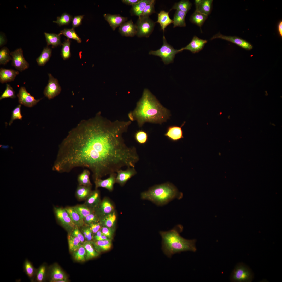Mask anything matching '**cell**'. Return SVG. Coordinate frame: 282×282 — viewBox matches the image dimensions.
<instances>
[{
  "label": "cell",
  "instance_id": "obj_1",
  "mask_svg": "<svg viewBox=\"0 0 282 282\" xmlns=\"http://www.w3.org/2000/svg\"><path fill=\"white\" fill-rule=\"evenodd\" d=\"M123 128L117 121L102 116L81 121L61 144L57 159L62 173L77 167L90 170L95 180L116 172L125 163L127 146Z\"/></svg>",
  "mask_w": 282,
  "mask_h": 282
},
{
  "label": "cell",
  "instance_id": "obj_2",
  "mask_svg": "<svg viewBox=\"0 0 282 282\" xmlns=\"http://www.w3.org/2000/svg\"><path fill=\"white\" fill-rule=\"evenodd\" d=\"M132 113L140 127L146 122L161 124L166 121L171 115L169 110L147 89L144 90Z\"/></svg>",
  "mask_w": 282,
  "mask_h": 282
},
{
  "label": "cell",
  "instance_id": "obj_3",
  "mask_svg": "<svg viewBox=\"0 0 282 282\" xmlns=\"http://www.w3.org/2000/svg\"><path fill=\"white\" fill-rule=\"evenodd\" d=\"M183 230V226L178 225L169 231L159 232L162 239L161 249L168 258L183 252L196 251V240H188L182 237L180 233Z\"/></svg>",
  "mask_w": 282,
  "mask_h": 282
},
{
  "label": "cell",
  "instance_id": "obj_4",
  "mask_svg": "<svg viewBox=\"0 0 282 282\" xmlns=\"http://www.w3.org/2000/svg\"><path fill=\"white\" fill-rule=\"evenodd\" d=\"M182 194L172 184L167 182L155 185L142 193V199L149 200L158 206L165 205L175 199H180Z\"/></svg>",
  "mask_w": 282,
  "mask_h": 282
},
{
  "label": "cell",
  "instance_id": "obj_5",
  "mask_svg": "<svg viewBox=\"0 0 282 282\" xmlns=\"http://www.w3.org/2000/svg\"><path fill=\"white\" fill-rule=\"evenodd\" d=\"M163 39V44L161 47L156 50L150 51L149 54L159 57L165 64H168L173 62L175 55L183 50L182 48L178 50L174 49L167 42L164 35Z\"/></svg>",
  "mask_w": 282,
  "mask_h": 282
},
{
  "label": "cell",
  "instance_id": "obj_6",
  "mask_svg": "<svg viewBox=\"0 0 282 282\" xmlns=\"http://www.w3.org/2000/svg\"><path fill=\"white\" fill-rule=\"evenodd\" d=\"M253 277L252 273L250 268L245 265L240 263L238 264L233 271L231 279L234 282H250Z\"/></svg>",
  "mask_w": 282,
  "mask_h": 282
},
{
  "label": "cell",
  "instance_id": "obj_7",
  "mask_svg": "<svg viewBox=\"0 0 282 282\" xmlns=\"http://www.w3.org/2000/svg\"><path fill=\"white\" fill-rule=\"evenodd\" d=\"M136 25L137 36L139 37H148L153 31L155 23L149 17H140Z\"/></svg>",
  "mask_w": 282,
  "mask_h": 282
},
{
  "label": "cell",
  "instance_id": "obj_8",
  "mask_svg": "<svg viewBox=\"0 0 282 282\" xmlns=\"http://www.w3.org/2000/svg\"><path fill=\"white\" fill-rule=\"evenodd\" d=\"M10 54L12 58L11 65L18 71L22 72L28 68L29 64L24 57L21 48H18Z\"/></svg>",
  "mask_w": 282,
  "mask_h": 282
},
{
  "label": "cell",
  "instance_id": "obj_9",
  "mask_svg": "<svg viewBox=\"0 0 282 282\" xmlns=\"http://www.w3.org/2000/svg\"><path fill=\"white\" fill-rule=\"evenodd\" d=\"M48 83L44 89L43 93L45 97L49 99H51L60 93L61 88L57 79L50 73L48 74Z\"/></svg>",
  "mask_w": 282,
  "mask_h": 282
},
{
  "label": "cell",
  "instance_id": "obj_10",
  "mask_svg": "<svg viewBox=\"0 0 282 282\" xmlns=\"http://www.w3.org/2000/svg\"><path fill=\"white\" fill-rule=\"evenodd\" d=\"M54 212L57 220L66 228L74 229L76 226L65 209L54 207Z\"/></svg>",
  "mask_w": 282,
  "mask_h": 282
},
{
  "label": "cell",
  "instance_id": "obj_11",
  "mask_svg": "<svg viewBox=\"0 0 282 282\" xmlns=\"http://www.w3.org/2000/svg\"><path fill=\"white\" fill-rule=\"evenodd\" d=\"M17 96L20 104L30 107L35 105L41 100L36 99L27 91L25 87L23 86L20 88Z\"/></svg>",
  "mask_w": 282,
  "mask_h": 282
},
{
  "label": "cell",
  "instance_id": "obj_12",
  "mask_svg": "<svg viewBox=\"0 0 282 282\" xmlns=\"http://www.w3.org/2000/svg\"><path fill=\"white\" fill-rule=\"evenodd\" d=\"M217 38H219L231 42L247 50H250L253 48L252 45L250 43L236 36H225L219 33L214 35L211 38L210 40H212Z\"/></svg>",
  "mask_w": 282,
  "mask_h": 282
},
{
  "label": "cell",
  "instance_id": "obj_13",
  "mask_svg": "<svg viewBox=\"0 0 282 282\" xmlns=\"http://www.w3.org/2000/svg\"><path fill=\"white\" fill-rule=\"evenodd\" d=\"M185 123L184 121L180 126L176 125L169 126L167 128L164 135L173 141H177L183 138V133L182 128Z\"/></svg>",
  "mask_w": 282,
  "mask_h": 282
},
{
  "label": "cell",
  "instance_id": "obj_14",
  "mask_svg": "<svg viewBox=\"0 0 282 282\" xmlns=\"http://www.w3.org/2000/svg\"><path fill=\"white\" fill-rule=\"evenodd\" d=\"M116 173L115 182L121 186L123 185L137 173L134 167H127V168L125 170L120 169Z\"/></svg>",
  "mask_w": 282,
  "mask_h": 282
},
{
  "label": "cell",
  "instance_id": "obj_15",
  "mask_svg": "<svg viewBox=\"0 0 282 282\" xmlns=\"http://www.w3.org/2000/svg\"><path fill=\"white\" fill-rule=\"evenodd\" d=\"M207 42V40L202 39L195 36L186 46L181 48L183 50H187L193 53H196L201 50Z\"/></svg>",
  "mask_w": 282,
  "mask_h": 282
},
{
  "label": "cell",
  "instance_id": "obj_16",
  "mask_svg": "<svg viewBox=\"0 0 282 282\" xmlns=\"http://www.w3.org/2000/svg\"><path fill=\"white\" fill-rule=\"evenodd\" d=\"M103 16L113 31L126 22L128 19L127 17H123L119 14H105Z\"/></svg>",
  "mask_w": 282,
  "mask_h": 282
},
{
  "label": "cell",
  "instance_id": "obj_17",
  "mask_svg": "<svg viewBox=\"0 0 282 282\" xmlns=\"http://www.w3.org/2000/svg\"><path fill=\"white\" fill-rule=\"evenodd\" d=\"M119 32L123 36L133 37L136 35L137 27L132 20L123 23L119 27Z\"/></svg>",
  "mask_w": 282,
  "mask_h": 282
},
{
  "label": "cell",
  "instance_id": "obj_18",
  "mask_svg": "<svg viewBox=\"0 0 282 282\" xmlns=\"http://www.w3.org/2000/svg\"><path fill=\"white\" fill-rule=\"evenodd\" d=\"M116 175L117 174L116 173H113L110 174L109 177L105 179L102 180L99 179L95 180L96 188L103 187L110 191H112L115 182Z\"/></svg>",
  "mask_w": 282,
  "mask_h": 282
},
{
  "label": "cell",
  "instance_id": "obj_19",
  "mask_svg": "<svg viewBox=\"0 0 282 282\" xmlns=\"http://www.w3.org/2000/svg\"><path fill=\"white\" fill-rule=\"evenodd\" d=\"M18 70L11 69L1 68L0 69V82L4 83L13 81L19 74Z\"/></svg>",
  "mask_w": 282,
  "mask_h": 282
},
{
  "label": "cell",
  "instance_id": "obj_20",
  "mask_svg": "<svg viewBox=\"0 0 282 282\" xmlns=\"http://www.w3.org/2000/svg\"><path fill=\"white\" fill-rule=\"evenodd\" d=\"M24 271L30 281L34 282L37 268H36L32 263L27 258L26 259L23 265Z\"/></svg>",
  "mask_w": 282,
  "mask_h": 282
},
{
  "label": "cell",
  "instance_id": "obj_21",
  "mask_svg": "<svg viewBox=\"0 0 282 282\" xmlns=\"http://www.w3.org/2000/svg\"><path fill=\"white\" fill-rule=\"evenodd\" d=\"M169 12L164 10L160 11L158 14V19L156 22L158 23L161 29L164 32L166 28L171 23H173V20L170 17Z\"/></svg>",
  "mask_w": 282,
  "mask_h": 282
},
{
  "label": "cell",
  "instance_id": "obj_22",
  "mask_svg": "<svg viewBox=\"0 0 282 282\" xmlns=\"http://www.w3.org/2000/svg\"><path fill=\"white\" fill-rule=\"evenodd\" d=\"M213 1L201 0L199 3L195 5V10L208 16L212 11Z\"/></svg>",
  "mask_w": 282,
  "mask_h": 282
},
{
  "label": "cell",
  "instance_id": "obj_23",
  "mask_svg": "<svg viewBox=\"0 0 282 282\" xmlns=\"http://www.w3.org/2000/svg\"><path fill=\"white\" fill-rule=\"evenodd\" d=\"M50 268V281L57 282L59 280H65V277L64 273L58 265L55 264Z\"/></svg>",
  "mask_w": 282,
  "mask_h": 282
},
{
  "label": "cell",
  "instance_id": "obj_24",
  "mask_svg": "<svg viewBox=\"0 0 282 282\" xmlns=\"http://www.w3.org/2000/svg\"><path fill=\"white\" fill-rule=\"evenodd\" d=\"M152 0H140L138 3L132 6L130 11L131 15L140 17L145 7Z\"/></svg>",
  "mask_w": 282,
  "mask_h": 282
},
{
  "label": "cell",
  "instance_id": "obj_25",
  "mask_svg": "<svg viewBox=\"0 0 282 282\" xmlns=\"http://www.w3.org/2000/svg\"><path fill=\"white\" fill-rule=\"evenodd\" d=\"M65 209L76 226L81 227L83 225L84 223V219L79 215L74 207H68Z\"/></svg>",
  "mask_w": 282,
  "mask_h": 282
},
{
  "label": "cell",
  "instance_id": "obj_26",
  "mask_svg": "<svg viewBox=\"0 0 282 282\" xmlns=\"http://www.w3.org/2000/svg\"><path fill=\"white\" fill-rule=\"evenodd\" d=\"M186 14L187 13L182 11L176 10L173 20L174 28L186 26L185 18Z\"/></svg>",
  "mask_w": 282,
  "mask_h": 282
},
{
  "label": "cell",
  "instance_id": "obj_27",
  "mask_svg": "<svg viewBox=\"0 0 282 282\" xmlns=\"http://www.w3.org/2000/svg\"><path fill=\"white\" fill-rule=\"evenodd\" d=\"M52 50L47 46L44 48L40 56L36 59L38 64L40 66H43L49 60L51 55Z\"/></svg>",
  "mask_w": 282,
  "mask_h": 282
},
{
  "label": "cell",
  "instance_id": "obj_28",
  "mask_svg": "<svg viewBox=\"0 0 282 282\" xmlns=\"http://www.w3.org/2000/svg\"><path fill=\"white\" fill-rule=\"evenodd\" d=\"M207 17V16L195 10L191 16L190 20L192 23L201 27Z\"/></svg>",
  "mask_w": 282,
  "mask_h": 282
},
{
  "label": "cell",
  "instance_id": "obj_29",
  "mask_svg": "<svg viewBox=\"0 0 282 282\" xmlns=\"http://www.w3.org/2000/svg\"><path fill=\"white\" fill-rule=\"evenodd\" d=\"M44 34L48 45H51L52 48H54L62 44L60 35L59 34H57L46 32Z\"/></svg>",
  "mask_w": 282,
  "mask_h": 282
},
{
  "label": "cell",
  "instance_id": "obj_30",
  "mask_svg": "<svg viewBox=\"0 0 282 282\" xmlns=\"http://www.w3.org/2000/svg\"><path fill=\"white\" fill-rule=\"evenodd\" d=\"M192 5L191 3L189 0H181L175 3L170 11L173 9H175L187 13L191 9Z\"/></svg>",
  "mask_w": 282,
  "mask_h": 282
},
{
  "label": "cell",
  "instance_id": "obj_31",
  "mask_svg": "<svg viewBox=\"0 0 282 282\" xmlns=\"http://www.w3.org/2000/svg\"><path fill=\"white\" fill-rule=\"evenodd\" d=\"M90 172L87 169H85L80 174L78 177V181L80 185L91 187L92 184L90 179Z\"/></svg>",
  "mask_w": 282,
  "mask_h": 282
},
{
  "label": "cell",
  "instance_id": "obj_32",
  "mask_svg": "<svg viewBox=\"0 0 282 282\" xmlns=\"http://www.w3.org/2000/svg\"><path fill=\"white\" fill-rule=\"evenodd\" d=\"M47 267L45 263L41 265L37 268L34 282H43L46 279L47 275Z\"/></svg>",
  "mask_w": 282,
  "mask_h": 282
},
{
  "label": "cell",
  "instance_id": "obj_33",
  "mask_svg": "<svg viewBox=\"0 0 282 282\" xmlns=\"http://www.w3.org/2000/svg\"><path fill=\"white\" fill-rule=\"evenodd\" d=\"M68 240L69 248L71 252H75L81 245L80 239L72 234L68 235Z\"/></svg>",
  "mask_w": 282,
  "mask_h": 282
},
{
  "label": "cell",
  "instance_id": "obj_34",
  "mask_svg": "<svg viewBox=\"0 0 282 282\" xmlns=\"http://www.w3.org/2000/svg\"><path fill=\"white\" fill-rule=\"evenodd\" d=\"M113 206L107 200H104L100 204L99 210L101 214L104 216L113 212Z\"/></svg>",
  "mask_w": 282,
  "mask_h": 282
},
{
  "label": "cell",
  "instance_id": "obj_35",
  "mask_svg": "<svg viewBox=\"0 0 282 282\" xmlns=\"http://www.w3.org/2000/svg\"><path fill=\"white\" fill-rule=\"evenodd\" d=\"M10 51L6 47L2 48L0 50V64L5 65L11 60Z\"/></svg>",
  "mask_w": 282,
  "mask_h": 282
},
{
  "label": "cell",
  "instance_id": "obj_36",
  "mask_svg": "<svg viewBox=\"0 0 282 282\" xmlns=\"http://www.w3.org/2000/svg\"><path fill=\"white\" fill-rule=\"evenodd\" d=\"M116 218L115 213L113 212L104 216L102 220V222L105 227L111 228L114 225Z\"/></svg>",
  "mask_w": 282,
  "mask_h": 282
},
{
  "label": "cell",
  "instance_id": "obj_37",
  "mask_svg": "<svg viewBox=\"0 0 282 282\" xmlns=\"http://www.w3.org/2000/svg\"><path fill=\"white\" fill-rule=\"evenodd\" d=\"M60 35L63 34L66 36L68 39H72L76 40L78 43L81 42V39L76 34L74 28L71 29H64L60 31Z\"/></svg>",
  "mask_w": 282,
  "mask_h": 282
},
{
  "label": "cell",
  "instance_id": "obj_38",
  "mask_svg": "<svg viewBox=\"0 0 282 282\" xmlns=\"http://www.w3.org/2000/svg\"><path fill=\"white\" fill-rule=\"evenodd\" d=\"M70 41L69 39L66 40L62 44L61 54L62 57L64 60L68 59L70 57Z\"/></svg>",
  "mask_w": 282,
  "mask_h": 282
},
{
  "label": "cell",
  "instance_id": "obj_39",
  "mask_svg": "<svg viewBox=\"0 0 282 282\" xmlns=\"http://www.w3.org/2000/svg\"><path fill=\"white\" fill-rule=\"evenodd\" d=\"M91 192V187L80 185L77 188L76 193L78 197L83 199L87 196Z\"/></svg>",
  "mask_w": 282,
  "mask_h": 282
},
{
  "label": "cell",
  "instance_id": "obj_40",
  "mask_svg": "<svg viewBox=\"0 0 282 282\" xmlns=\"http://www.w3.org/2000/svg\"><path fill=\"white\" fill-rule=\"evenodd\" d=\"M134 138L136 141L140 144L146 143L148 139V135L145 131L139 130L135 133Z\"/></svg>",
  "mask_w": 282,
  "mask_h": 282
},
{
  "label": "cell",
  "instance_id": "obj_41",
  "mask_svg": "<svg viewBox=\"0 0 282 282\" xmlns=\"http://www.w3.org/2000/svg\"><path fill=\"white\" fill-rule=\"evenodd\" d=\"M99 193L97 190L93 192L88 198L87 204L90 207H95L97 205L99 200Z\"/></svg>",
  "mask_w": 282,
  "mask_h": 282
},
{
  "label": "cell",
  "instance_id": "obj_42",
  "mask_svg": "<svg viewBox=\"0 0 282 282\" xmlns=\"http://www.w3.org/2000/svg\"><path fill=\"white\" fill-rule=\"evenodd\" d=\"M72 19V16L66 13H63L60 16L57 17L56 21L53 22L56 23L59 26L69 24Z\"/></svg>",
  "mask_w": 282,
  "mask_h": 282
},
{
  "label": "cell",
  "instance_id": "obj_43",
  "mask_svg": "<svg viewBox=\"0 0 282 282\" xmlns=\"http://www.w3.org/2000/svg\"><path fill=\"white\" fill-rule=\"evenodd\" d=\"M83 245L86 251V258L87 259L92 258L97 256L98 253L95 251L90 242H86Z\"/></svg>",
  "mask_w": 282,
  "mask_h": 282
},
{
  "label": "cell",
  "instance_id": "obj_44",
  "mask_svg": "<svg viewBox=\"0 0 282 282\" xmlns=\"http://www.w3.org/2000/svg\"><path fill=\"white\" fill-rule=\"evenodd\" d=\"M155 1L152 0L151 2L147 4L145 7L140 17H149V16L153 13H155Z\"/></svg>",
  "mask_w": 282,
  "mask_h": 282
},
{
  "label": "cell",
  "instance_id": "obj_45",
  "mask_svg": "<svg viewBox=\"0 0 282 282\" xmlns=\"http://www.w3.org/2000/svg\"><path fill=\"white\" fill-rule=\"evenodd\" d=\"M16 97L15 92L13 88L10 84H7L5 89L1 95L0 97V100L7 98H14Z\"/></svg>",
  "mask_w": 282,
  "mask_h": 282
},
{
  "label": "cell",
  "instance_id": "obj_46",
  "mask_svg": "<svg viewBox=\"0 0 282 282\" xmlns=\"http://www.w3.org/2000/svg\"><path fill=\"white\" fill-rule=\"evenodd\" d=\"M86 251L83 245H81L74 252V257L76 260L83 261L85 260Z\"/></svg>",
  "mask_w": 282,
  "mask_h": 282
},
{
  "label": "cell",
  "instance_id": "obj_47",
  "mask_svg": "<svg viewBox=\"0 0 282 282\" xmlns=\"http://www.w3.org/2000/svg\"><path fill=\"white\" fill-rule=\"evenodd\" d=\"M21 104H19L13 110L11 118L9 123V125H11L13 121L15 120H22V116L21 113Z\"/></svg>",
  "mask_w": 282,
  "mask_h": 282
},
{
  "label": "cell",
  "instance_id": "obj_48",
  "mask_svg": "<svg viewBox=\"0 0 282 282\" xmlns=\"http://www.w3.org/2000/svg\"><path fill=\"white\" fill-rule=\"evenodd\" d=\"M79 215L83 219L92 213L89 208L83 206H78L74 207Z\"/></svg>",
  "mask_w": 282,
  "mask_h": 282
},
{
  "label": "cell",
  "instance_id": "obj_49",
  "mask_svg": "<svg viewBox=\"0 0 282 282\" xmlns=\"http://www.w3.org/2000/svg\"><path fill=\"white\" fill-rule=\"evenodd\" d=\"M95 244L104 251L108 250L111 246V241L110 239L102 240H97L95 243Z\"/></svg>",
  "mask_w": 282,
  "mask_h": 282
},
{
  "label": "cell",
  "instance_id": "obj_50",
  "mask_svg": "<svg viewBox=\"0 0 282 282\" xmlns=\"http://www.w3.org/2000/svg\"><path fill=\"white\" fill-rule=\"evenodd\" d=\"M84 15L75 16L72 19V25L73 28L77 27L81 24Z\"/></svg>",
  "mask_w": 282,
  "mask_h": 282
},
{
  "label": "cell",
  "instance_id": "obj_51",
  "mask_svg": "<svg viewBox=\"0 0 282 282\" xmlns=\"http://www.w3.org/2000/svg\"><path fill=\"white\" fill-rule=\"evenodd\" d=\"M98 218L95 214L92 213L86 217L84 220L86 223L90 224L97 221Z\"/></svg>",
  "mask_w": 282,
  "mask_h": 282
},
{
  "label": "cell",
  "instance_id": "obj_52",
  "mask_svg": "<svg viewBox=\"0 0 282 282\" xmlns=\"http://www.w3.org/2000/svg\"><path fill=\"white\" fill-rule=\"evenodd\" d=\"M101 232L103 235L107 236L109 239H111L112 238L113 231L111 228L106 227H103L102 228Z\"/></svg>",
  "mask_w": 282,
  "mask_h": 282
},
{
  "label": "cell",
  "instance_id": "obj_53",
  "mask_svg": "<svg viewBox=\"0 0 282 282\" xmlns=\"http://www.w3.org/2000/svg\"><path fill=\"white\" fill-rule=\"evenodd\" d=\"M72 234L77 237L81 242H84V236L76 227L74 229Z\"/></svg>",
  "mask_w": 282,
  "mask_h": 282
},
{
  "label": "cell",
  "instance_id": "obj_54",
  "mask_svg": "<svg viewBox=\"0 0 282 282\" xmlns=\"http://www.w3.org/2000/svg\"><path fill=\"white\" fill-rule=\"evenodd\" d=\"M90 229L93 233H96L99 231L101 225L99 223H93L90 224Z\"/></svg>",
  "mask_w": 282,
  "mask_h": 282
},
{
  "label": "cell",
  "instance_id": "obj_55",
  "mask_svg": "<svg viewBox=\"0 0 282 282\" xmlns=\"http://www.w3.org/2000/svg\"><path fill=\"white\" fill-rule=\"evenodd\" d=\"M140 0H122V2L127 5H130L132 6L134 5L140 1Z\"/></svg>",
  "mask_w": 282,
  "mask_h": 282
},
{
  "label": "cell",
  "instance_id": "obj_56",
  "mask_svg": "<svg viewBox=\"0 0 282 282\" xmlns=\"http://www.w3.org/2000/svg\"><path fill=\"white\" fill-rule=\"evenodd\" d=\"M278 30L279 34L281 37H282V21H280L278 24Z\"/></svg>",
  "mask_w": 282,
  "mask_h": 282
},
{
  "label": "cell",
  "instance_id": "obj_57",
  "mask_svg": "<svg viewBox=\"0 0 282 282\" xmlns=\"http://www.w3.org/2000/svg\"><path fill=\"white\" fill-rule=\"evenodd\" d=\"M87 239L88 241H90L92 238V232L90 228H87Z\"/></svg>",
  "mask_w": 282,
  "mask_h": 282
},
{
  "label": "cell",
  "instance_id": "obj_58",
  "mask_svg": "<svg viewBox=\"0 0 282 282\" xmlns=\"http://www.w3.org/2000/svg\"><path fill=\"white\" fill-rule=\"evenodd\" d=\"M109 239L107 236L103 234L100 237L95 239L97 240H102Z\"/></svg>",
  "mask_w": 282,
  "mask_h": 282
},
{
  "label": "cell",
  "instance_id": "obj_59",
  "mask_svg": "<svg viewBox=\"0 0 282 282\" xmlns=\"http://www.w3.org/2000/svg\"><path fill=\"white\" fill-rule=\"evenodd\" d=\"M2 35L1 34L0 35V46H2L5 44V41L4 40V38L3 37Z\"/></svg>",
  "mask_w": 282,
  "mask_h": 282
},
{
  "label": "cell",
  "instance_id": "obj_60",
  "mask_svg": "<svg viewBox=\"0 0 282 282\" xmlns=\"http://www.w3.org/2000/svg\"><path fill=\"white\" fill-rule=\"evenodd\" d=\"M128 118L131 121H133L135 120V119L132 114V112H130L128 115Z\"/></svg>",
  "mask_w": 282,
  "mask_h": 282
},
{
  "label": "cell",
  "instance_id": "obj_61",
  "mask_svg": "<svg viewBox=\"0 0 282 282\" xmlns=\"http://www.w3.org/2000/svg\"><path fill=\"white\" fill-rule=\"evenodd\" d=\"M96 233V234L95 237V239L100 237L103 234L101 231L99 230Z\"/></svg>",
  "mask_w": 282,
  "mask_h": 282
},
{
  "label": "cell",
  "instance_id": "obj_62",
  "mask_svg": "<svg viewBox=\"0 0 282 282\" xmlns=\"http://www.w3.org/2000/svg\"><path fill=\"white\" fill-rule=\"evenodd\" d=\"M83 233L85 238L87 239V228L83 230Z\"/></svg>",
  "mask_w": 282,
  "mask_h": 282
}]
</instances>
